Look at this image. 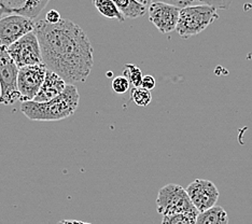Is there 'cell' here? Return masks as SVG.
<instances>
[{
	"label": "cell",
	"instance_id": "8fae6325",
	"mask_svg": "<svg viewBox=\"0 0 252 224\" xmlns=\"http://www.w3.org/2000/svg\"><path fill=\"white\" fill-rule=\"evenodd\" d=\"M50 0H0V20L8 15H23L35 19Z\"/></svg>",
	"mask_w": 252,
	"mask_h": 224
},
{
	"label": "cell",
	"instance_id": "603a6c76",
	"mask_svg": "<svg viewBox=\"0 0 252 224\" xmlns=\"http://www.w3.org/2000/svg\"><path fill=\"white\" fill-rule=\"evenodd\" d=\"M57 224H82V221H77V220H63V221H60Z\"/></svg>",
	"mask_w": 252,
	"mask_h": 224
},
{
	"label": "cell",
	"instance_id": "7a4b0ae2",
	"mask_svg": "<svg viewBox=\"0 0 252 224\" xmlns=\"http://www.w3.org/2000/svg\"><path fill=\"white\" fill-rule=\"evenodd\" d=\"M80 95L77 86L68 84L66 90L54 99L47 102L26 101L21 103V111L32 121H61L71 117L77 111Z\"/></svg>",
	"mask_w": 252,
	"mask_h": 224
},
{
	"label": "cell",
	"instance_id": "8992f818",
	"mask_svg": "<svg viewBox=\"0 0 252 224\" xmlns=\"http://www.w3.org/2000/svg\"><path fill=\"white\" fill-rule=\"evenodd\" d=\"M11 59L19 68L44 64L41 48L35 31L27 33L12 45L7 48Z\"/></svg>",
	"mask_w": 252,
	"mask_h": 224
},
{
	"label": "cell",
	"instance_id": "277c9868",
	"mask_svg": "<svg viewBox=\"0 0 252 224\" xmlns=\"http://www.w3.org/2000/svg\"><path fill=\"white\" fill-rule=\"evenodd\" d=\"M157 209L162 216L183 214L197 217L199 215L187 190L175 183H169L159 189L157 198Z\"/></svg>",
	"mask_w": 252,
	"mask_h": 224
},
{
	"label": "cell",
	"instance_id": "d6986e66",
	"mask_svg": "<svg viewBox=\"0 0 252 224\" xmlns=\"http://www.w3.org/2000/svg\"><path fill=\"white\" fill-rule=\"evenodd\" d=\"M195 216L191 215H167L163 216L162 224H195L196 223Z\"/></svg>",
	"mask_w": 252,
	"mask_h": 224
},
{
	"label": "cell",
	"instance_id": "cb8c5ba5",
	"mask_svg": "<svg viewBox=\"0 0 252 224\" xmlns=\"http://www.w3.org/2000/svg\"><path fill=\"white\" fill-rule=\"evenodd\" d=\"M137 1L140 2L141 4H144V5H146V7L149 8V5L152 4L154 1H156V0H137Z\"/></svg>",
	"mask_w": 252,
	"mask_h": 224
},
{
	"label": "cell",
	"instance_id": "4fadbf2b",
	"mask_svg": "<svg viewBox=\"0 0 252 224\" xmlns=\"http://www.w3.org/2000/svg\"><path fill=\"white\" fill-rule=\"evenodd\" d=\"M156 1H162L169 4L176 5L180 9L191 5H211L216 9L226 10L231 7L233 0H156ZM154 1V2H156Z\"/></svg>",
	"mask_w": 252,
	"mask_h": 224
},
{
	"label": "cell",
	"instance_id": "44dd1931",
	"mask_svg": "<svg viewBox=\"0 0 252 224\" xmlns=\"http://www.w3.org/2000/svg\"><path fill=\"white\" fill-rule=\"evenodd\" d=\"M62 17L60 12H57L56 10H50L49 12L45 14V21L50 24H57V23L61 22Z\"/></svg>",
	"mask_w": 252,
	"mask_h": 224
},
{
	"label": "cell",
	"instance_id": "9c48e42d",
	"mask_svg": "<svg viewBox=\"0 0 252 224\" xmlns=\"http://www.w3.org/2000/svg\"><path fill=\"white\" fill-rule=\"evenodd\" d=\"M180 8L176 5L156 1L149 5V20L162 33H169L176 31L178 25Z\"/></svg>",
	"mask_w": 252,
	"mask_h": 224
},
{
	"label": "cell",
	"instance_id": "3957f363",
	"mask_svg": "<svg viewBox=\"0 0 252 224\" xmlns=\"http://www.w3.org/2000/svg\"><path fill=\"white\" fill-rule=\"evenodd\" d=\"M217 10L211 5L204 4L182 8L176 32L183 39L196 36L219 19Z\"/></svg>",
	"mask_w": 252,
	"mask_h": 224
},
{
	"label": "cell",
	"instance_id": "ba28073f",
	"mask_svg": "<svg viewBox=\"0 0 252 224\" xmlns=\"http://www.w3.org/2000/svg\"><path fill=\"white\" fill-rule=\"evenodd\" d=\"M48 68L44 64L20 68L18 77V89L21 102L32 101L38 95L44 82Z\"/></svg>",
	"mask_w": 252,
	"mask_h": 224
},
{
	"label": "cell",
	"instance_id": "5b68a950",
	"mask_svg": "<svg viewBox=\"0 0 252 224\" xmlns=\"http://www.w3.org/2000/svg\"><path fill=\"white\" fill-rule=\"evenodd\" d=\"M20 68L11 59L7 48L0 47V103L4 106L13 105L20 100L18 77Z\"/></svg>",
	"mask_w": 252,
	"mask_h": 224
},
{
	"label": "cell",
	"instance_id": "9a60e30c",
	"mask_svg": "<svg viewBox=\"0 0 252 224\" xmlns=\"http://www.w3.org/2000/svg\"><path fill=\"white\" fill-rule=\"evenodd\" d=\"M112 1L123 15L128 19H137L145 15L148 10L146 5L141 4L137 0H112Z\"/></svg>",
	"mask_w": 252,
	"mask_h": 224
},
{
	"label": "cell",
	"instance_id": "30bf717a",
	"mask_svg": "<svg viewBox=\"0 0 252 224\" xmlns=\"http://www.w3.org/2000/svg\"><path fill=\"white\" fill-rule=\"evenodd\" d=\"M186 190L199 214L215 207L220 196L215 183L209 180L196 179L190 183Z\"/></svg>",
	"mask_w": 252,
	"mask_h": 224
},
{
	"label": "cell",
	"instance_id": "5bb4252c",
	"mask_svg": "<svg viewBox=\"0 0 252 224\" xmlns=\"http://www.w3.org/2000/svg\"><path fill=\"white\" fill-rule=\"evenodd\" d=\"M195 224H228L227 212L223 207L215 206L213 208L200 212L196 218Z\"/></svg>",
	"mask_w": 252,
	"mask_h": 224
},
{
	"label": "cell",
	"instance_id": "2e32d148",
	"mask_svg": "<svg viewBox=\"0 0 252 224\" xmlns=\"http://www.w3.org/2000/svg\"><path fill=\"white\" fill-rule=\"evenodd\" d=\"M94 7L97 9V11L104 15L107 19L110 20H117L119 22H124L126 17L123 15V13L118 9V7L112 0H92Z\"/></svg>",
	"mask_w": 252,
	"mask_h": 224
},
{
	"label": "cell",
	"instance_id": "d4e9b609",
	"mask_svg": "<svg viewBox=\"0 0 252 224\" xmlns=\"http://www.w3.org/2000/svg\"><path fill=\"white\" fill-rule=\"evenodd\" d=\"M82 224H92V223H85V222H82Z\"/></svg>",
	"mask_w": 252,
	"mask_h": 224
},
{
	"label": "cell",
	"instance_id": "ffe728a7",
	"mask_svg": "<svg viewBox=\"0 0 252 224\" xmlns=\"http://www.w3.org/2000/svg\"><path fill=\"white\" fill-rule=\"evenodd\" d=\"M129 86H130V82L129 80L124 77V76H119L116 77L111 82V89L114 92V93H117L119 95H123L125 94L126 92L129 90Z\"/></svg>",
	"mask_w": 252,
	"mask_h": 224
},
{
	"label": "cell",
	"instance_id": "7402d4cb",
	"mask_svg": "<svg viewBox=\"0 0 252 224\" xmlns=\"http://www.w3.org/2000/svg\"><path fill=\"white\" fill-rule=\"evenodd\" d=\"M156 79L154 77L150 76V74H148V76H145L144 79H142V82H141V88H144L148 91H151L154 88H156Z\"/></svg>",
	"mask_w": 252,
	"mask_h": 224
},
{
	"label": "cell",
	"instance_id": "52a82bcc",
	"mask_svg": "<svg viewBox=\"0 0 252 224\" xmlns=\"http://www.w3.org/2000/svg\"><path fill=\"white\" fill-rule=\"evenodd\" d=\"M36 23L23 15H8L0 20V47L9 48L27 33L35 31Z\"/></svg>",
	"mask_w": 252,
	"mask_h": 224
},
{
	"label": "cell",
	"instance_id": "6da1fadb",
	"mask_svg": "<svg viewBox=\"0 0 252 224\" xmlns=\"http://www.w3.org/2000/svg\"><path fill=\"white\" fill-rule=\"evenodd\" d=\"M35 32L41 48L44 65L67 84L85 82L94 65V50L81 27L62 19L57 24L38 21Z\"/></svg>",
	"mask_w": 252,
	"mask_h": 224
},
{
	"label": "cell",
	"instance_id": "ac0fdd59",
	"mask_svg": "<svg viewBox=\"0 0 252 224\" xmlns=\"http://www.w3.org/2000/svg\"><path fill=\"white\" fill-rule=\"evenodd\" d=\"M131 100H133L137 106L147 107L152 100L151 92L144 88H134L131 90Z\"/></svg>",
	"mask_w": 252,
	"mask_h": 224
},
{
	"label": "cell",
	"instance_id": "7c38bea8",
	"mask_svg": "<svg viewBox=\"0 0 252 224\" xmlns=\"http://www.w3.org/2000/svg\"><path fill=\"white\" fill-rule=\"evenodd\" d=\"M67 85V82L61 76L48 69L44 82L33 101L47 102L52 100L66 90Z\"/></svg>",
	"mask_w": 252,
	"mask_h": 224
},
{
	"label": "cell",
	"instance_id": "e0dca14e",
	"mask_svg": "<svg viewBox=\"0 0 252 224\" xmlns=\"http://www.w3.org/2000/svg\"><path fill=\"white\" fill-rule=\"evenodd\" d=\"M123 76L127 78L129 80V82L133 84L135 88H140L141 86V82H142V79H144V76H142L140 68L137 67L136 65L126 64L124 66Z\"/></svg>",
	"mask_w": 252,
	"mask_h": 224
}]
</instances>
